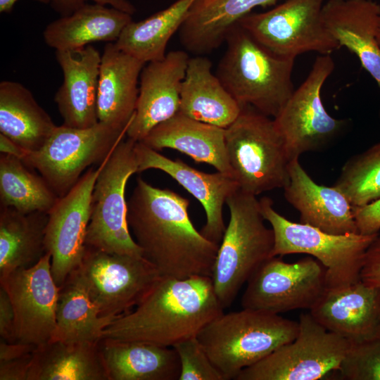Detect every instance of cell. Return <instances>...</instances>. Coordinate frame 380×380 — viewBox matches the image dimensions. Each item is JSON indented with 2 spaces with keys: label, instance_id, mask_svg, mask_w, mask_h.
I'll return each mask as SVG.
<instances>
[{
  "label": "cell",
  "instance_id": "6da1fadb",
  "mask_svg": "<svg viewBox=\"0 0 380 380\" xmlns=\"http://www.w3.org/2000/svg\"><path fill=\"white\" fill-rule=\"evenodd\" d=\"M190 201L172 190L155 187L141 177L127 201V223L143 256L162 277H211L219 244L193 224Z\"/></svg>",
  "mask_w": 380,
  "mask_h": 380
},
{
  "label": "cell",
  "instance_id": "7a4b0ae2",
  "mask_svg": "<svg viewBox=\"0 0 380 380\" xmlns=\"http://www.w3.org/2000/svg\"><path fill=\"white\" fill-rule=\"evenodd\" d=\"M223 310L210 277L161 276L133 310L104 330L103 338L172 347L197 336Z\"/></svg>",
  "mask_w": 380,
  "mask_h": 380
},
{
  "label": "cell",
  "instance_id": "3957f363",
  "mask_svg": "<svg viewBox=\"0 0 380 380\" xmlns=\"http://www.w3.org/2000/svg\"><path fill=\"white\" fill-rule=\"evenodd\" d=\"M216 75L241 108L274 118L295 89L293 58L274 55L236 23L229 30Z\"/></svg>",
  "mask_w": 380,
  "mask_h": 380
},
{
  "label": "cell",
  "instance_id": "277c9868",
  "mask_svg": "<svg viewBox=\"0 0 380 380\" xmlns=\"http://www.w3.org/2000/svg\"><path fill=\"white\" fill-rule=\"evenodd\" d=\"M298 331V321L243 308L222 313L199 331L197 338L224 380H229L294 340Z\"/></svg>",
  "mask_w": 380,
  "mask_h": 380
},
{
  "label": "cell",
  "instance_id": "5b68a950",
  "mask_svg": "<svg viewBox=\"0 0 380 380\" xmlns=\"http://www.w3.org/2000/svg\"><path fill=\"white\" fill-rule=\"evenodd\" d=\"M229 221L219 244L211 279L223 308L229 307L255 270L273 257L272 229L266 227L256 196L238 189L226 201Z\"/></svg>",
  "mask_w": 380,
  "mask_h": 380
},
{
  "label": "cell",
  "instance_id": "8992f818",
  "mask_svg": "<svg viewBox=\"0 0 380 380\" xmlns=\"http://www.w3.org/2000/svg\"><path fill=\"white\" fill-rule=\"evenodd\" d=\"M225 144L234 178L243 192L256 196L288 184L291 161L273 118L243 107L225 128Z\"/></svg>",
  "mask_w": 380,
  "mask_h": 380
},
{
  "label": "cell",
  "instance_id": "52a82bcc",
  "mask_svg": "<svg viewBox=\"0 0 380 380\" xmlns=\"http://www.w3.org/2000/svg\"><path fill=\"white\" fill-rule=\"evenodd\" d=\"M261 213L271 225L272 256L308 254L326 269L327 289L343 287L360 280L366 251L378 234H332L303 223L293 222L277 212L269 197L260 200Z\"/></svg>",
  "mask_w": 380,
  "mask_h": 380
},
{
  "label": "cell",
  "instance_id": "ba28073f",
  "mask_svg": "<svg viewBox=\"0 0 380 380\" xmlns=\"http://www.w3.org/2000/svg\"><path fill=\"white\" fill-rule=\"evenodd\" d=\"M136 142L123 139L102 163L91 196L87 246L110 253L143 256L129 229L125 199L127 181L138 172Z\"/></svg>",
  "mask_w": 380,
  "mask_h": 380
},
{
  "label": "cell",
  "instance_id": "9c48e42d",
  "mask_svg": "<svg viewBox=\"0 0 380 380\" xmlns=\"http://www.w3.org/2000/svg\"><path fill=\"white\" fill-rule=\"evenodd\" d=\"M127 129L101 122L83 129L56 126L42 147L29 152L23 160L60 198L74 186L87 167L102 163L127 136Z\"/></svg>",
  "mask_w": 380,
  "mask_h": 380
},
{
  "label": "cell",
  "instance_id": "30bf717a",
  "mask_svg": "<svg viewBox=\"0 0 380 380\" xmlns=\"http://www.w3.org/2000/svg\"><path fill=\"white\" fill-rule=\"evenodd\" d=\"M72 274L100 315L120 317L134 308L161 277L144 256L110 253L86 246Z\"/></svg>",
  "mask_w": 380,
  "mask_h": 380
},
{
  "label": "cell",
  "instance_id": "8fae6325",
  "mask_svg": "<svg viewBox=\"0 0 380 380\" xmlns=\"http://www.w3.org/2000/svg\"><path fill=\"white\" fill-rule=\"evenodd\" d=\"M298 323L294 340L243 369L236 380H317L336 372L350 342L325 329L310 312L301 314Z\"/></svg>",
  "mask_w": 380,
  "mask_h": 380
},
{
  "label": "cell",
  "instance_id": "7c38bea8",
  "mask_svg": "<svg viewBox=\"0 0 380 380\" xmlns=\"http://www.w3.org/2000/svg\"><path fill=\"white\" fill-rule=\"evenodd\" d=\"M326 0H286L263 13H248L237 23L278 56L295 59L315 51L330 54L341 48L322 17Z\"/></svg>",
  "mask_w": 380,
  "mask_h": 380
},
{
  "label": "cell",
  "instance_id": "4fadbf2b",
  "mask_svg": "<svg viewBox=\"0 0 380 380\" xmlns=\"http://www.w3.org/2000/svg\"><path fill=\"white\" fill-rule=\"evenodd\" d=\"M334 69L330 54L317 56L305 80L273 118L290 161L302 153L325 148L346 125L344 120L327 113L321 97L322 87Z\"/></svg>",
  "mask_w": 380,
  "mask_h": 380
},
{
  "label": "cell",
  "instance_id": "5bb4252c",
  "mask_svg": "<svg viewBox=\"0 0 380 380\" xmlns=\"http://www.w3.org/2000/svg\"><path fill=\"white\" fill-rule=\"evenodd\" d=\"M246 283L243 308L273 314L310 310L327 289L326 269L312 256L295 262L274 256L262 263Z\"/></svg>",
  "mask_w": 380,
  "mask_h": 380
},
{
  "label": "cell",
  "instance_id": "9a60e30c",
  "mask_svg": "<svg viewBox=\"0 0 380 380\" xmlns=\"http://www.w3.org/2000/svg\"><path fill=\"white\" fill-rule=\"evenodd\" d=\"M0 284L13 308L16 341L36 346L49 341L60 291L52 275L51 255L46 253L35 265L0 277Z\"/></svg>",
  "mask_w": 380,
  "mask_h": 380
},
{
  "label": "cell",
  "instance_id": "2e32d148",
  "mask_svg": "<svg viewBox=\"0 0 380 380\" xmlns=\"http://www.w3.org/2000/svg\"><path fill=\"white\" fill-rule=\"evenodd\" d=\"M101 166L102 163L97 168H89L48 213L45 247L51 255L52 275L59 287L82 259L92 192Z\"/></svg>",
  "mask_w": 380,
  "mask_h": 380
},
{
  "label": "cell",
  "instance_id": "e0dca14e",
  "mask_svg": "<svg viewBox=\"0 0 380 380\" xmlns=\"http://www.w3.org/2000/svg\"><path fill=\"white\" fill-rule=\"evenodd\" d=\"M134 151L138 173L149 169L159 170L170 176L202 205L206 217L201 231L209 240L220 244L226 226L223 208L228 197L239 189L236 180L224 173H207L198 170L182 160H172L141 141Z\"/></svg>",
  "mask_w": 380,
  "mask_h": 380
},
{
  "label": "cell",
  "instance_id": "ac0fdd59",
  "mask_svg": "<svg viewBox=\"0 0 380 380\" xmlns=\"http://www.w3.org/2000/svg\"><path fill=\"white\" fill-rule=\"evenodd\" d=\"M189 57L181 50L167 53L162 60L145 64L139 77L136 109L127 137L141 141L160 123L179 110L182 84Z\"/></svg>",
  "mask_w": 380,
  "mask_h": 380
},
{
  "label": "cell",
  "instance_id": "d6986e66",
  "mask_svg": "<svg viewBox=\"0 0 380 380\" xmlns=\"http://www.w3.org/2000/svg\"><path fill=\"white\" fill-rule=\"evenodd\" d=\"M310 312L325 329L350 343L379 338L380 287L360 280L327 289Z\"/></svg>",
  "mask_w": 380,
  "mask_h": 380
},
{
  "label": "cell",
  "instance_id": "ffe728a7",
  "mask_svg": "<svg viewBox=\"0 0 380 380\" xmlns=\"http://www.w3.org/2000/svg\"><path fill=\"white\" fill-rule=\"evenodd\" d=\"M63 75L54 96L63 125L88 128L99 122L97 93L101 55L91 44L56 51Z\"/></svg>",
  "mask_w": 380,
  "mask_h": 380
},
{
  "label": "cell",
  "instance_id": "44dd1931",
  "mask_svg": "<svg viewBox=\"0 0 380 380\" xmlns=\"http://www.w3.org/2000/svg\"><path fill=\"white\" fill-rule=\"evenodd\" d=\"M289 175L284 197L300 213V223L332 234L358 233L353 205L341 191L317 184L298 158L290 162Z\"/></svg>",
  "mask_w": 380,
  "mask_h": 380
},
{
  "label": "cell",
  "instance_id": "7402d4cb",
  "mask_svg": "<svg viewBox=\"0 0 380 380\" xmlns=\"http://www.w3.org/2000/svg\"><path fill=\"white\" fill-rule=\"evenodd\" d=\"M322 17L340 47L356 55L380 89V46L376 39L380 5L372 0H327Z\"/></svg>",
  "mask_w": 380,
  "mask_h": 380
},
{
  "label": "cell",
  "instance_id": "603a6c76",
  "mask_svg": "<svg viewBox=\"0 0 380 380\" xmlns=\"http://www.w3.org/2000/svg\"><path fill=\"white\" fill-rule=\"evenodd\" d=\"M145 63L107 43L101 55L97 93L99 122L127 129L135 112Z\"/></svg>",
  "mask_w": 380,
  "mask_h": 380
},
{
  "label": "cell",
  "instance_id": "cb8c5ba5",
  "mask_svg": "<svg viewBox=\"0 0 380 380\" xmlns=\"http://www.w3.org/2000/svg\"><path fill=\"white\" fill-rule=\"evenodd\" d=\"M160 151L171 148L197 163H207L234 178L225 144V129L180 113L153 127L141 141Z\"/></svg>",
  "mask_w": 380,
  "mask_h": 380
},
{
  "label": "cell",
  "instance_id": "d4e9b609",
  "mask_svg": "<svg viewBox=\"0 0 380 380\" xmlns=\"http://www.w3.org/2000/svg\"><path fill=\"white\" fill-rule=\"evenodd\" d=\"M206 57L189 58L180 93L179 113L192 119L227 128L242 108L229 93Z\"/></svg>",
  "mask_w": 380,
  "mask_h": 380
},
{
  "label": "cell",
  "instance_id": "484cf974",
  "mask_svg": "<svg viewBox=\"0 0 380 380\" xmlns=\"http://www.w3.org/2000/svg\"><path fill=\"white\" fill-rule=\"evenodd\" d=\"M99 346L109 380H176L180 362L173 347L103 338Z\"/></svg>",
  "mask_w": 380,
  "mask_h": 380
},
{
  "label": "cell",
  "instance_id": "4316f807",
  "mask_svg": "<svg viewBox=\"0 0 380 380\" xmlns=\"http://www.w3.org/2000/svg\"><path fill=\"white\" fill-rule=\"evenodd\" d=\"M132 21L128 13L101 4L86 3L47 25L43 37L56 51L76 49L99 41L115 42Z\"/></svg>",
  "mask_w": 380,
  "mask_h": 380
},
{
  "label": "cell",
  "instance_id": "83f0119b",
  "mask_svg": "<svg viewBox=\"0 0 380 380\" xmlns=\"http://www.w3.org/2000/svg\"><path fill=\"white\" fill-rule=\"evenodd\" d=\"M27 380H109L99 342L51 341L32 353Z\"/></svg>",
  "mask_w": 380,
  "mask_h": 380
},
{
  "label": "cell",
  "instance_id": "f1b7e54d",
  "mask_svg": "<svg viewBox=\"0 0 380 380\" xmlns=\"http://www.w3.org/2000/svg\"><path fill=\"white\" fill-rule=\"evenodd\" d=\"M277 0H211L192 4L181 26L180 41L194 54L203 55L225 42L230 29L257 6L272 4Z\"/></svg>",
  "mask_w": 380,
  "mask_h": 380
},
{
  "label": "cell",
  "instance_id": "f546056e",
  "mask_svg": "<svg viewBox=\"0 0 380 380\" xmlns=\"http://www.w3.org/2000/svg\"><path fill=\"white\" fill-rule=\"evenodd\" d=\"M56 127L28 89L17 82H1V134L29 153L41 148Z\"/></svg>",
  "mask_w": 380,
  "mask_h": 380
},
{
  "label": "cell",
  "instance_id": "4dcf8cb0",
  "mask_svg": "<svg viewBox=\"0 0 380 380\" xmlns=\"http://www.w3.org/2000/svg\"><path fill=\"white\" fill-rule=\"evenodd\" d=\"M48 213L0 208V277L35 265L46 253Z\"/></svg>",
  "mask_w": 380,
  "mask_h": 380
},
{
  "label": "cell",
  "instance_id": "1f68e13d",
  "mask_svg": "<svg viewBox=\"0 0 380 380\" xmlns=\"http://www.w3.org/2000/svg\"><path fill=\"white\" fill-rule=\"evenodd\" d=\"M118 317L101 316L81 282L70 274L60 286L51 341L99 342Z\"/></svg>",
  "mask_w": 380,
  "mask_h": 380
},
{
  "label": "cell",
  "instance_id": "d6a6232c",
  "mask_svg": "<svg viewBox=\"0 0 380 380\" xmlns=\"http://www.w3.org/2000/svg\"><path fill=\"white\" fill-rule=\"evenodd\" d=\"M194 1L177 0L148 18L139 22L132 20L115 44L145 63L163 59L170 39L180 29Z\"/></svg>",
  "mask_w": 380,
  "mask_h": 380
},
{
  "label": "cell",
  "instance_id": "836d02e7",
  "mask_svg": "<svg viewBox=\"0 0 380 380\" xmlns=\"http://www.w3.org/2000/svg\"><path fill=\"white\" fill-rule=\"evenodd\" d=\"M15 156H0V203L30 213H49L59 197L39 174Z\"/></svg>",
  "mask_w": 380,
  "mask_h": 380
},
{
  "label": "cell",
  "instance_id": "e575fe53",
  "mask_svg": "<svg viewBox=\"0 0 380 380\" xmlns=\"http://www.w3.org/2000/svg\"><path fill=\"white\" fill-rule=\"evenodd\" d=\"M333 186L353 206L365 205L379 198L380 141L349 158Z\"/></svg>",
  "mask_w": 380,
  "mask_h": 380
},
{
  "label": "cell",
  "instance_id": "d590c367",
  "mask_svg": "<svg viewBox=\"0 0 380 380\" xmlns=\"http://www.w3.org/2000/svg\"><path fill=\"white\" fill-rule=\"evenodd\" d=\"M338 372L346 380H380V337L350 343Z\"/></svg>",
  "mask_w": 380,
  "mask_h": 380
},
{
  "label": "cell",
  "instance_id": "8d00e7d4",
  "mask_svg": "<svg viewBox=\"0 0 380 380\" xmlns=\"http://www.w3.org/2000/svg\"><path fill=\"white\" fill-rule=\"evenodd\" d=\"M172 347L180 362L178 380H224L197 336L183 340Z\"/></svg>",
  "mask_w": 380,
  "mask_h": 380
},
{
  "label": "cell",
  "instance_id": "74e56055",
  "mask_svg": "<svg viewBox=\"0 0 380 380\" xmlns=\"http://www.w3.org/2000/svg\"><path fill=\"white\" fill-rule=\"evenodd\" d=\"M357 232L364 235L379 233L380 198L362 206H353Z\"/></svg>",
  "mask_w": 380,
  "mask_h": 380
},
{
  "label": "cell",
  "instance_id": "f35d334b",
  "mask_svg": "<svg viewBox=\"0 0 380 380\" xmlns=\"http://www.w3.org/2000/svg\"><path fill=\"white\" fill-rule=\"evenodd\" d=\"M360 280L367 286L380 287V233L366 251Z\"/></svg>",
  "mask_w": 380,
  "mask_h": 380
},
{
  "label": "cell",
  "instance_id": "ab89813d",
  "mask_svg": "<svg viewBox=\"0 0 380 380\" xmlns=\"http://www.w3.org/2000/svg\"><path fill=\"white\" fill-rule=\"evenodd\" d=\"M88 1L112 6L132 15L135 7L127 0H50L52 8L61 16L71 14Z\"/></svg>",
  "mask_w": 380,
  "mask_h": 380
},
{
  "label": "cell",
  "instance_id": "60d3db41",
  "mask_svg": "<svg viewBox=\"0 0 380 380\" xmlns=\"http://www.w3.org/2000/svg\"><path fill=\"white\" fill-rule=\"evenodd\" d=\"M0 336L7 342H15V315L11 301L7 292L0 288Z\"/></svg>",
  "mask_w": 380,
  "mask_h": 380
},
{
  "label": "cell",
  "instance_id": "b9f144b4",
  "mask_svg": "<svg viewBox=\"0 0 380 380\" xmlns=\"http://www.w3.org/2000/svg\"><path fill=\"white\" fill-rule=\"evenodd\" d=\"M32 353L22 357L0 362V380H27Z\"/></svg>",
  "mask_w": 380,
  "mask_h": 380
},
{
  "label": "cell",
  "instance_id": "7bdbcfd3",
  "mask_svg": "<svg viewBox=\"0 0 380 380\" xmlns=\"http://www.w3.org/2000/svg\"><path fill=\"white\" fill-rule=\"evenodd\" d=\"M36 347V346L19 341L7 342L1 338L0 362L18 359L32 353Z\"/></svg>",
  "mask_w": 380,
  "mask_h": 380
},
{
  "label": "cell",
  "instance_id": "ee69618b",
  "mask_svg": "<svg viewBox=\"0 0 380 380\" xmlns=\"http://www.w3.org/2000/svg\"><path fill=\"white\" fill-rule=\"evenodd\" d=\"M0 151L23 159L28 152L13 141L0 133Z\"/></svg>",
  "mask_w": 380,
  "mask_h": 380
},
{
  "label": "cell",
  "instance_id": "f6af8a7d",
  "mask_svg": "<svg viewBox=\"0 0 380 380\" xmlns=\"http://www.w3.org/2000/svg\"><path fill=\"white\" fill-rule=\"evenodd\" d=\"M18 0H0V13H10ZM42 4H50V0H34Z\"/></svg>",
  "mask_w": 380,
  "mask_h": 380
},
{
  "label": "cell",
  "instance_id": "bcb514c9",
  "mask_svg": "<svg viewBox=\"0 0 380 380\" xmlns=\"http://www.w3.org/2000/svg\"><path fill=\"white\" fill-rule=\"evenodd\" d=\"M376 39H377L379 45L380 46V20H379V28H378V32H377V35H376Z\"/></svg>",
  "mask_w": 380,
  "mask_h": 380
},
{
  "label": "cell",
  "instance_id": "7dc6e473",
  "mask_svg": "<svg viewBox=\"0 0 380 380\" xmlns=\"http://www.w3.org/2000/svg\"><path fill=\"white\" fill-rule=\"evenodd\" d=\"M211 0H194V4H204L210 1Z\"/></svg>",
  "mask_w": 380,
  "mask_h": 380
}]
</instances>
